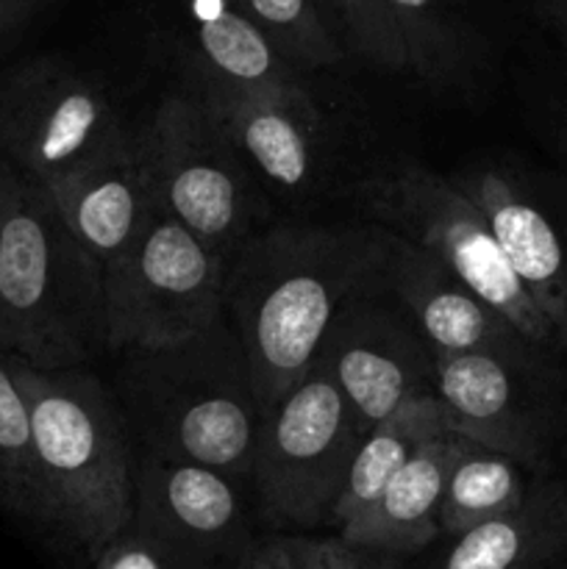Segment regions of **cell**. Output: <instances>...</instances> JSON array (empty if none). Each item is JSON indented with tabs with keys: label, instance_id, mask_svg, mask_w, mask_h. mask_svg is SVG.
Masks as SVG:
<instances>
[{
	"label": "cell",
	"instance_id": "obj_1",
	"mask_svg": "<svg viewBox=\"0 0 567 569\" xmlns=\"http://www.w3.org/2000/svg\"><path fill=\"white\" fill-rule=\"evenodd\" d=\"M387 256L389 231L376 222L270 228L231 256L226 311L261 417L309 376L337 311L381 283Z\"/></svg>",
	"mask_w": 567,
	"mask_h": 569
},
{
	"label": "cell",
	"instance_id": "obj_2",
	"mask_svg": "<svg viewBox=\"0 0 567 569\" xmlns=\"http://www.w3.org/2000/svg\"><path fill=\"white\" fill-rule=\"evenodd\" d=\"M109 348L103 272L39 183L3 170L0 350L42 372L81 370Z\"/></svg>",
	"mask_w": 567,
	"mask_h": 569
},
{
	"label": "cell",
	"instance_id": "obj_3",
	"mask_svg": "<svg viewBox=\"0 0 567 569\" xmlns=\"http://www.w3.org/2000/svg\"><path fill=\"white\" fill-rule=\"evenodd\" d=\"M11 370L31 411L44 528L94 561L137 511V461L120 411L87 370L42 372L17 359Z\"/></svg>",
	"mask_w": 567,
	"mask_h": 569
},
{
	"label": "cell",
	"instance_id": "obj_4",
	"mask_svg": "<svg viewBox=\"0 0 567 569\" xmlns=\"http://www.w3.org/2000/svg\"><path fill=\"white\" fill-rule=\"evenodd\" d=\"M137 359L133 395L150 453L209 467L231 481L253 476L261 406L233 328L220 320L181 348Z\"/></svg>",
	"mask_w": 567,
	"mask_h": 569
},
{
	"label": "cell",
	"instance_id": "obj_5",
	"mask_svg": "<svg viewBox=\"0 0 567 569\" xmlns=\"http://www.w3.org/2000/svg\"><path fill=\"white\" fill-rule=\"evenodd\" d=\"M372 222L448 267L534 348H561L548 317L511 270L487 217L450 178L422 164L389 167L365 183Z\"/></svg>",
	"mask_w": 567,
	"mask_h": 569
},
{
	"label": "cell",
	"instance_id": "obj_6",
	"mask_svg": "<svg viewBox=\"0 0 567 569\" xmlns=\"http://www.w3.org/2000/svg\"><path fill=\"white\" fill-rule=\"evenodd\" d=\"M226 272L222 256L159 209L103 276L109 350L161 353L203 337L226 315Z\"/></svg>",
	"mask_w": 567,
	"mask_h": 569
},
{
	"label": "cell",
	"instance_id": "obj_7",
	"mask_svg": "<svg viewBox=\"0 0 567 569\" xmlns=\"http://www.w3.org/2000/svg\"><path fill=\"white\" fill-rule=\"evenodd\" d=\"M361 439L345 395L326 367L315 365L261 417L253 481L265 520L295 531L331 522Z\"/></svg>",
	"mask_w": 567,
	"mask_h": 569
},
{
	"label": "cell",
	"instance_id": "obj_8",
	"mask_svg": "<svg viewBox=\"0 0 567 569\" xmlns=\"http://www.w3.org/2000/svg\"><path fill=\"white\" fill-rule=\"evenodd\" d=\"M159 209L226 261L253 237L250 170L220 137L198 94H170L142 133Z\"/></svg>",
	"mask_w": 567,
	"mask_h": 569
},
{
	"label": "cell",
	"instance_id": "obj_9",
	"mask_svg": "<svg viewBox=\"0 0 567 569\" xmlns=\"http://www.w3.org/2000/svg\"><path fill=\"white\" fill-rule=\"evenodd\" d=\"M126 137L109 94L67 61L42 56L0 78V153L39 187L76 176Z\"/></svg>",
	"mask_w": 567,
	"mask_h": 569
},
{
	"label": "cell",
	"instance_id": "obj_10",
	"mask_svg": "<svg viewBox=\"0 0 567 569\" xmlns=\"http://www.w3.org/2000/svg\"><path fill=\"white\" fill-rule=\"evenodd\" d=\"M317 365L345 395L361 433L434 392V353L404 306L384 289L354 295L334 317Z\"/></svg>",
	"mask_w": 567,
	"mask_h": 569
},
{
	"label": "cell",
	"instance_id": "obj_11",
	"mask_svg": "<svg viewBox=\"0 0 567 569\" xmlns=\"http://www.w3.org/2000/svg\"><path fill=\"white\" fill-rule=\"evenodd\" d=\"M133 528L161 545L178 569L237 565L250 550L237 481L150 450L137 461Z\"/></svg>",
	"mask_w": 567,
	"mask_h": 569
},
{
	"label": "cell",
	"instance_id": "obj_12",
	"mask_svg": "<svg viewBox=\"0 0 567 569\" xmlns=\"http://www.w3.org/2000/svg\"><path fill=\"white\" fill-rule=\"evenodd\" d=\"M531 367L495 353L434 356L431 389L445 428L478 448L537 465L545 448V420L526 392Z\"/></svg>",
	"mask_w": 567,
	"mask_h": 569
},
{
	"label": "cell",
	"instance_id": "obj_13",
	"mask_svg": "<svg viewBox=\"0 0 567 569\" xmlns=\"http://www.w3.org/2000/svg\"><path fill=\"white\" fill-rule=\"evenodd\" d=\"M381 283L404 306L434 356L495 353L534 365L537 348L531 342L478 300L448 267L395 233H389Z\"/></svg>",
	"mask_w": 567,
	"mask_h": 569
},
{
	"label": "cell",
	"instance_id": "obj_14",
	"mask_svg": "<svg viewBox=\"0 0 567 569\" xmlns=\"http://www.w3.org/2000/svg\"><path fill=\"white\" fill-rule=\"evenodd\" d=\"M198 100L250 172L278 189H300L315 172L317 117L306 87L245 89L206 81Z\"/></svg>",
	"mask_w": 567,
	"mask_h": 569
},
{
	"label": "cell",
	"instance_id": "obj_15",
	"mask_svg": "<svg viewBox=\"0 0 567 569\" xmlns=\"http://www.w3.org/2000/svg\"><path fill=\"white\" fill-rule=\"evenodd\" d=\"M42 189L103 276L159 211L137 133L76 176Z\"/></svg>",
	"mask_w": 567,
	"mask_h": 569
},
{
	"label": "cell",
	"instance_id": "obj_16",
	"mask_svg": "<svg viewBox=\"0 0 567 569\" xmlns=\"http://www.w3.org/2000/svg\"><path fill=\"white\" fill-rule=\"evenodd\" d=\"M450 181L487 217L511 270L567 350V242L556 222L495 170Z\"/></svg>",
	"mask_w": 567,
	"mask_h": 569
},
{
	"label": "cell",
	"instance_id": "obj_17",
	"mask_svg": "<svg viewBox=\"0 0 567 569\" xmlns=\"http://www.w3.org/2000/svg\"><path fill=\"white\" fill-rule=\"evenodd\" d=\"M470 445L450 431L426 439L404 470L389 481L381 498L359 520L339 528V537L392 559L428 548L439 537V506L450 470Z\"/></svg>",
	"mask_w": 567,
	"mask_h": 569
},
{
	"label": "cell",
	"instance_id": "obj_18",
	"mask_svg": "<svg viewBox=\"0 0 567 569\" xmlns=\"http://www.w3.org/2000/svg\"><path fill=\"white\" fill-rule=\"evenodd\" d=\"M192 50L206 81L245 89L306 87L298 67L231 0H192Z\"/></svg>",
	"mask_w": 567,
	"mask_h": 569
},
{
	"label": "cell",
	"instance_id": "obj_19",
	"mask_svg": "<svg viewBox=\"0 0 567 569\" xmlns=\"http://www.w3.org/2000/svg\"><path fill=\"white\" fill-rule=\"evenodd\" d=\"M567 548V498L528 492L520 509L456 537L437 569H548Z\"/></svg>",
	"mask_w": 567,
	"mask_h": 569
},
{
	"label": "cell",
	"instance_id": "obj_20",
	"mask_svg": "<svg viewBox=\"0 0 567 569\" xmlns=\"http://www.w3.org/2000/svg\"><path fill=\"white\" fill-rule=\"evenodd\" d=\"M442 431H448L442 409H439L434 392H428L400 406L392 417H387L370 433H365V439L356 448L354 461H350L337 506L331 511V526H337L339 531V528L359 520L381 498L384 489L404 470V465L417 453V448Z\"/></svg>",
	"mask_w": 567,
	"mask_h": 569
},
{
	"label": "cell",
	"instance_id": "obj_21",
	"mask_svg": "<svg viewBox=\"0 0 567 569\" xmlns=\"http://www.w3.org/2000/svg\"><path fill=\"white\" fill-rule=\"evenodd\" d=\"M404 39L409 70L428 83L461 81L476 56L472 33L461 0H384Z\"/></svg>",
	"mask_w": 567,
	"mask_h": 569
},
{
	"label": "cell",
	"instance_id": "obj_22",
	"mask_svg": "<svg viewBox=\"0 0 567 569\" xmlns=\"http://www.w3.org/2000/svg\"><path fill=\"white\" fill-rule=\"evenodd\" d=\"M526 495L520 461L470 445L450 470L439 506V533L454 539L465 537L472 528L520 509Z\"/></svg>",
	"mask_w": 567,
	"mask_h": 569
},
{
	"label": "cell",
	"instance_id": "obj_23",
	"mask_svg": "<svg viewBox=\"0 0 567 569\" xmlns=\"http://www.w3.org/2000/svg\"><path fill=\"white\" fill-rule=\"evenodd\" d=\"M0 503L22 520L44 528V495L33 448L31 411L11 370L9 353L0 350Z\"/></svg>",
	"mask_w": 567,
	"mask_h": 569
},
{
	"label": "cell",
	"instance_id": "obj_24",
	"mask_svg": "<svg viewBox=\"0 0 567 569\" xmlns=\"http://www.w3.org/2000/svg\"><path fill=\"white\" fill-rule=\"evenodd\" d=\"M292 67L317 70L345 59V44L320 0H231Z\"/></svg>",
	"mask_w": 567,
	"mask_h": 569
},
{
	"label": "cell",
	"instance_id": "obj_25",
	"mask_svg": "<svg viewBox=\"0 0 567 569\" xmlns=\"http://www.w3.org/2000/svg\"><path fill=\"white\" fill-rule=\"evenodd\" d=\"M337 20L339 39L354 56L384 70H409L404 39L384 0H320Z\"/></svg>",
	"mask_w": 567,
	"mask_h": 569
},
{
	"label": "cell",
	"instance_id": "obj_26",
	"mask_svg": "<svg viewBox=\"0 0 567 569\" xmlns=\"http://www.w3.org/2000/svg\"><path fill=\"white\" fill-rule=\"evenodd\" d=\"M298 569H398L392 556L359 548L342 537H281Z\"/></svg>",
	"mask_w": 567,
	"mask_h": 569
},
{
	"label": "cell",
	"instance_id": "obj_27",
	"mask_svg": "<svg viewBox=\"0 0 567 569\" xmlns=\"http://www.w3.org/2000/svg\"><path fill=\"white\" fill-rule=\"evenodd\" d=\"M92 569H178L161 545H156L139 528H128L126 533L106 545L94 556Z\"/></svg>",
	"mask_w": 567,
	"mask_h": 569
},
{
	"label": "cell",
	"instance_id": "obj_28",
	"mask_svg": "<svg viewBox=\"0 0 567 569\" xmlns=\"http://www.w3.org/2000/svg\"><path fill=\"white\" fill-rule=\"evenodd\" d=\"M233 569H298L289 556L284 539H270V542L250 545L248 553L233 565Z\"/></svg>",
	"mask_w": 567,
	"mask_h": 569
},
{
	"label": "cell",
	"instance_id": "obj_29",
	"mask_svg": "<svg viewBox=\"0 0 567 569\" xmlns=\"http://www.w3.org/2000/svg\"><path fill=\"white\" fill-rule=\"evenodd\" d=\"M33 0H0V37L31 11Z\"/></svg>",
	"mask_w": 567,
	"mask_h": 569
},
{
	"label": "cell",
	"instance_id": "obj_30",
	"mask_svg": "<svg viewBox=\"0 0 567 569\" xmlns=\"http://www.w3.org/2000/svg\"><path fill=\"white\" fill-rule=\"evenodd\" d=\"M550 9V20H554V26L559 28L561 39L567 42V0H559V3H548Z\"/></svg>",
	"mask_w": 567,
	"mask_h": 569
},
{
	"label": "cell",
	"instance_id": "obj_31",
	"mask_svg": "<svg viewBox=\"0 0 567 569\" xmlns=\"http://www.w3.org/2000/svg\"><path fill=\"white\" fill-rule=\"evenodd\" d=\"M0 200H3V167H0Z\"/></svg>",
	"mask_w": 567,
	"mask_h": 569
},
{
	"label": "cell",
	"instance_id": "obj_32",
	"mask_svg": "<svg viewBox=\"0 0 567 569\" xmlns=\"http://www.w3.org/2000/svg\"><path fill=\"white\" fill-rule=\"evenodd\" d=\"M548 3H559V0H545V6H548Z\"/></svg>",
	"mask_w": 567,
	"mask_h": 569
}]
</instances>
